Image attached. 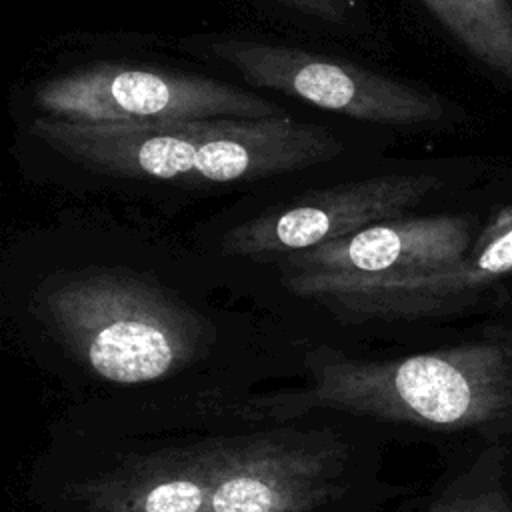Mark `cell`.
I'll return each mask as SVG.
<instances>
[{"mask_svg":"<svg viewBox=\"0 0 512 512\" xmlns=\"http://www.w3.org/2000/svg\"><path fill=\"white\" fill-rule=\"evenodd\" d=\"M342 446L250 436L166 452L76 484L88 512H312L336 494Z\"/></svg>","mask_w":512,"mask_h":512,"instance_id":"1","label":"cell"},{"mask_svg":"<svg viewBox=\"0 0 512 512\" xmlns=\"http://www.w3.org/2000/svg\"><path fill=\"white\" fill-rule=\"evenodd\" d=\"M30 134L68 162L118 178L236 182L300 172L344 154L330 130L282 118L154 124L36 118Z\"/></svg>","mask_w":512,"mask_h":512,"instance_id":"2","label":"cell"},{"mask_svg":"<svg viewBox=\"0 0 512 512\" xmlns=\"http://www.w3.org/2000/svg\"><path fill=\"white\" fill-rule=\"evenodd\" d=\"M342 410L440 430L512 428V334L374 362L330 358L306 388L252 400L254 416Z\"/></svg>","mask_w":512,"mask_h":512,"instance_id":"3","label":"cell"},{"mask_svg":"<svg viewBox=\"0 0 512 512\" xmlns=\"http://www.w3.org/2000/svg\"><path fill=\"white\" fill-rule=\"evenodd\" d=\"M36 304L60 342L114 384H144L184 368L210 328L178 294L126 268L54 274L38 288Z\"/></svg>","mask_w":512,"mask_h":512,"instance_id":"4","label":"cell"},{"mask_svg":"<svg viewBox=\"0 0 512 512\" xmlns=\"http://www.w3.org/2000/svg\"><path fill=\"white\" fill-rule=\"evenodd\" d=\"M36 108L68 122H184L262 120L288 112L240 86L174 70L92 64L36 86Z\"/></svg>","mask_w":512,"mask_h":512,"instance_id":"5","label":"cell"},{"mask_svg":"<svg viewBox=\"0 0 512 512\" xmlns=\"http://www.w3.org/2000/svg\"><path fill=\"white\" fill-rule=\"evenodd\" d=\"M512 272V202L496 212L464 258L430 270L386 274L282 272V284L348 320L432 316Z\"/></svg>","mask_w":512,"mask_h":512,"instance_id":"6","label":"cell"},{"mask_svg":"<svg viewBox=\"0 0 512 512\" xmlns=\"http://www.w3.org/2000/svg\"><path fill=\"white\" fill-rule=\"evenodd\" d=\"M210 50L252 86L360 122L418 126L432 124L444 114L438 96L338 58L244 38L214 40Z\"/></svg>","mask_w":512,"mask_h":512,"instance_id":"7","label":"cell"},{"mask_svg":"<svg viewBox=\"0 0 512 512\" xmlns=\"http://www.w3.org/2000/svg\"><path fill=\"white\" fill-rule=\"evenodd\" d=\"M440 186L432 174H384L318 188L232 226L220 252L272 262L404 216Z\"/></svg>","mask_w":512,"mask_h":512,"instance_id":"8","label":"cell"},{"mask_svg":"<svg viewBox=\"0 0 512 512\" xmlns=\"http://www.w3.org/2000/svg\"><path fill=\"white\" fill-rule=\"evenodd\" d=\"M472 246V222L464 214L398 216L356 234L276 258L286 270L386 274L442 268Z\"/></svg>","mask_w":512,"mask_h":512,"instance_id":"9","label":"cell"},{"mask_svg":"<svg viewBox=\"0 0 512 512\" xmlns=\"http://www.w3.org/2000/svg\"><path fill=\"white\" fill-rule=\"evenodd\" d=\"M484 66L512 78V0H422Z\"/></svg>","mask_w":512,"mask_h":512,"instance_id":"10","label":"cell"},{"mask_svg":"<svg viewBox=\"0 0 512 512\" xmlns=\"http://www.w3.org/2000/svg\"><path fill=\"white\" fill-rule=\"evenodd\" d=\"M426 512H512V480L502 450L482 454Z\"/></svg>","mask_w":512,"mask_h":512,"instance_id":"11","label":"cell"},{"mask_svg":"<svg viewBox=\"0 0 512 512\" xmlns=\"http://www.w3.org/2000/svg\"><path fill=\"white\" fill-rule=\"evenodd\" d=\"M278 2L330 24H344L352 8L350 0H278Z\"/></svg>","mask_w":512,"mask_h":512,"instance_id":"12","label":"cell"}]
</instances>
